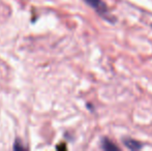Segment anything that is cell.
<instances>
[{"instance_id":"6da1fadb","label":"cell","mask_w":152,"mask_h":151,"mask_svg":"<svg viewBox=\"0 0 152 151\" xmlns=\"http://www.w3.org/2000/svg\"><path fill=\"white\" fill-rule=\"evenodd\" d=\"M88 5H90L92 8L95 9V12H97L99 15H102V17L107 18L108 15V8L107 5L102 1V0H84Z\"/></svg>"},{"instance_id":"7a4b0ae2","label":"cell","mask_w":152,"mask_h":151,"mask_svg":"<svg viewBox=\"0 0 152 151\" xmlns=\"http://www.w3.org/2000/svg\"><path fill=\"white\" fill-rule=\"evenodd\" d=\"M124 145L126 146L127 148L132 150H136V149H141L143 147V145L138 141H134V140L132 139H127V140H124Z\"/></svg>"},{"instance_id":"3957f363","label":"cell","mask_w":152,"mask_h":151,"mask_svg":"<svg viewBox=\"0 0 152 151\" xmlns=\"http://www.w3.org/2000/svg\"><path fill=\"white\" fill-rule=\"evenodd\" d=\"M102 149H104V150H118L119 149L116 145H114V144H113L112 142L109 141L108 139L102 140Z\"/></svg>"}]
</instances>
